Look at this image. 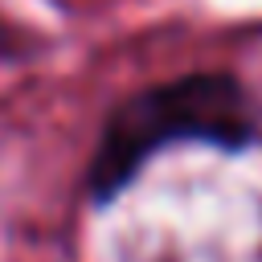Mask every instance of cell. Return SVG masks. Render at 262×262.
I'll return each instance as SVG.
<instances>
[{"mask_svg":"<svg viewBox=\"0 0 262 262\" xmlns=\"http://www.w3.org/2000/svg\"><path fill=\"white\" fill-rule=\"evenodd\" d=\"M201 143L250 151L262 143V102L233 70H184L119 98L86 160L82 192L94 209L111 205L160 151Z\"/></svg>","mask_w":262,"mask_h":262,"instance_id":"6da1fadb","label":"cell"}]
</instances>
